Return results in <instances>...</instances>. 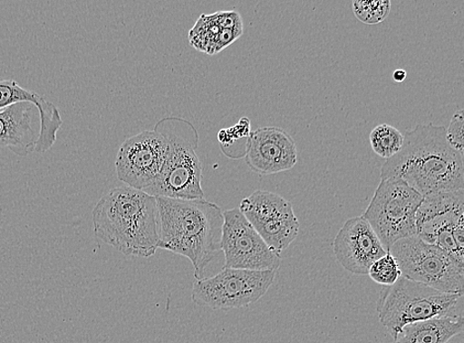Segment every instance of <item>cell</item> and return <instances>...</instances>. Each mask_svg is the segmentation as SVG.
<instances>
[{
	"label": "cell",
	"instance_id": "1",
	"mask_svg": "<svg viewBox=\"0 0 464 343\" xmlns=\"http://www.w3.org/2000/svg\"><path fill=\"white\" fill-rule=\"evenodd\" d=\"M446 129L426 124L407 131L401 151L385 160L382 179H401L423 197L463 189V155L448 144Z\"/></svg>",
	"mask_w": 464,
	"mask_h": 343
},
{
	"label": "cell",
	"instance_id": "2",
	"mask_svg": "<svg viewBox=\"0 0 464 343\" xmlns=\"http://www.w3.org/2000/svg\"><path fill=\"white\" fill-rule=\"evenodd\" d=\"M159 249L187 257L197 281L221 251L224 216L218 204L202 199L158 197Z\"/></svg>",
	"mask_w": 464,
	"mask_h": 343
},
{
	"label": "cell",
	"instance_id": "3",
	"mask_svg": "<svg viewBox=\"0 0 464 343\" xmlns=\"http://www.w3.org/2000/svg\"><path fill=\"white\" fill-rule=\"evenodd\" d=\"M95 238L126 256L150 257L159 249L157 198L129 186L113 188L92 211Z\"/></svg>",
	"mask_w": 464,
	"mask_h": 343
},
{
	"label": "cell",
	"instance_id": "4",
	"mask_svg": "<svg viewBox=\"0 0 464 343\" xmlns=\"http://www.w3.org/2000/svg\"><path fill=\"white\" fill-rule=\"evenodd\" d=\"M462 300L463 295L441 292L401 276L395 284L383 286L376 308L381 323L395 339L408 325L463 316Z\"/></svg>",
	"mask_w": 464,
	"mask_h": 343
},
{
	"label": "cell",
	"instance_id": "5",
	"mask_svg": "<svg viewBox=\"0 0 464 343\" xmlns=\"http://www.w3.org/2000/svg\"><path fill=\"white\" fill-rule=\"evenodd\" d=\"M424 197L398 178L382 179L362 217L386 251L417 234L416 214Z\"/></svg>",
	"mask_w": 464,
	"mask_h": 343
},
{
	"label": "cell",
	"instance_id": "6",
	"mask_svg": "<svg viewBox=\"0 0 464 343\" xmlns=\"http://www.w3.org/2000/svg\"><path fill=\"white\" fill-rule=\"evenodd\" d=\"M390 252L409 281L436 291L463 295L464 263L418 235L395 243Z\"/></svg>",
	"mask_w": 464,
	"mask_h": 343
},
{
	"label": "cell",
	"instance_id": "7",
	"mask_svg": "<svg viewBox=\"0 0 464 343\" xmlns=\"http://www.w3.org/2000/svg\"><path fill=\"white\" fill-rule=\"evenodd\" d=\"M275 271H246L222 268L212 277L194 282L191 300L194 304L212 310H233L250 306L269 291L275 282Z\"/></svg>",
	"mask_w": 464,
	"mask_h": 343
},
{
	"label": "cell",
	"instance_id": "8",
	"mask_svg": "<svg viewBox=\"0 0 464 343\" xmlns=\"http://www.w3.org/2000/svg\"><path fill=\"white\" fill-rule=\"evenodd\" d=\"M417 235L464 263V191L424 197L416 214Z\"/></svg>",
	"mask_w": 464,
	"mask_h": 343
},
{
	"label": "cell",
	"instance_id": "9",
	"mask_svg": "<svg viewBox=\"0 0 464 343\" xmlns=\"http://www.w3.org/2000/svg\"><path fill=\"white\" fill-rule=\"evenodd\" d=\"M221 251L223 268L246 271H275L282 265V256L268 248L261 235L239 208L223 212Z\"/></svg>",
	"mask_w": 464,
	"mask_h": 343
},
{
	"label": "cell",
	"instance_id": "10",
	"mask_svg": "<svg viewBox=\"0 0 464 343\" xmlns=\"http://www.w3.org/2000/svg\"><path fill=\"white\" fill-rule=\"evenodd\" d=\"M169 149L168 135L156 130L128 138L116 157L118 178L127 186L145 192L163 169Z\"/></svg>",
	"mask_w": 464,
	"mask_h": 343
},
{
	"label": "cell",
	"instance_id": "11",
	"mask_svg": "<svg viewBox=\"0 0 464 343\" xmlns=\"http://www.w3.org/2000/svg\"><path fill=\"white\" fill-rule=\"evenodd\" d=\"M169 149L163 169L149 195L171 199H202V164L196 148L178 136L168 135Z\"/></svg>",
	"mask_w": 464,
	"mask_h": 343
},
{
	"label": "cell",
	"instance_id": "12",
	"mask_svg": "<svg viewBox=\"0 0 464 343\" xmlns=\"http://www.w3.org/2000/svg\"><path fill=\"white\" fill-rule=\"evenodd\" d=\"M245 159L246 165L258 175L284 173L297 164L296 144L283 129L258 128L247 137Z\"/></svg>",
	"mask_w": 464,
	"mask_h": 343
},
{
	"label": "cell",
	"instance_id": "13",
	"mask_svg": "<svg viewBox=\"0 0 464 343\" xmlns=\"http://www.w3.org/2000/svg\"><path fill=\"white\" fill-rule=\"evenodd\" d=\"M333 245L337 262L345 271L357 275H368L372 263L387 252L362 216L345 222Z\"/></svg>",
	"mask_w": 464,
	"mask_h": 343
},
{
	"label": "cell",
	"instance_id": "14",
	"mask_svg": "<svg viewBox=\"0 0 464 343\" xmlns=\"http://www.w3.org/2000/svg\"><path fill=\"white\" fill-rule=\"evenodd\" d=\"M244 33L241 14L237 10H225L213 14H202L190 29V45L209 56L228 48Z\"/></svg>",
	"mask_w": 464,
	"mask_h": 343
},
{
	"label": "cell",
	"instance_id": "15",
	"mask_svg": "<svg viewBox=\"0 0 464 343\" xmlns=\"http://www.w3.org/2000/svg\"><path fill=\"white\" fill-rule=\"evenodd\" d=\"M37 106L19 102L0 110V148H6L19 157L35 152L40 130H37Z\"/></svg>",
	"mask_w": 464,
	"mask_h": 343
},
{
	"label": "cell",
	"instance_id": "16",
	"mask_svg": "<svg viewBox=\"0 0 464 343\" xmlns=\"http://www.w3.org/2000/svg\"><path fill=\"white\" fill-rule=\"evenodd\" d=\"M19 102H31L37 106L40 116V133L35 153H45L57 141V133L63 125L59 110L43 96L28 91L13 80L0 79V110Z\"/></svg>",
	"mask_w": 464,
	"mask_h": 343
},
{
	"label": "cell",
	"instance_id": "17",
	"mask_svg": "<svg viewBox=\"0 0 464 343\" xmlns=\"http://www.w3.org/2000/svg\"><path fill=\"white\" fill-rule=\"evenodd\" d=\"M463 329V316L435 318L406 326L392 343H450Z\"/></svg>",
	"mask_w": 464,
	"mask_h": 343
},
{
	"label": "cell",
	"instance_id": "18",
	"mask_svg": "<svg viewBox=\"0 0 464 343\" xmlns=\"http://www.w3.org/2000/svg\"><path fill=\"white\" fill-rule=\"evenodd\" d=\"M240 211L253 227L295 213L293 205L283 196L266 190H256L240 203Z\"/></svg>",
	"mask_w": 464,
	"mask_h": 343
},
{
	"label": "cell",
	"instance_id": "19",
	"mask_svg": "<svg viewBox=\"0 0 464 343\" xmlns=\"http://www.w3.org/2000/svg\"><path fill=\"white\" fill-rule=\"evenodd\" d=\"M299 221L295 213L254 227L268 248L280 254L293 243L299 233Z\"/></svg>",
	"mask_w": 464,
	"mask_h": 343
},
{
	"label": "cell",
	"instance_id": "20",
	"mask_svg": "<svg viewBox=\"0 0 464 343\" xmlns=\"http://www.w3.org/2000/svg\"><path fill=\"white\" fill-rule=\"evenodd\" d=\"M404 135L395 127L388 124L376 126L370 135L373 152L388 159L396 155L403 145Z\"/></svg>",
	"mask_w": 464,
	"mask_h": 343
},
{
	"label": "cell",
	"instance_id": "21",
	"mask_svg": "<svg viewBox=\"0 0 464 343\" xmlns=\"http://www.w3.org/2000/svg\"><path fill=\"white\" fill-rule=\"evenodd\" d=\"M390 0H355L353 3V12L362 24L375 25L382 23L391 14Z\"/></svg>",
	"mask_w": 464,
	"mask_h": 343
},
{
	"label": "cell",
	"instance_id": "22",
	"mask_svg": "<svg viewBox=\"0 0 464 343\" xmlns=\"http://www.w3.org/2000/svg\"><path fill=\"white\" fill-rule=\"evenodd\" d=\"M369 275L377 284L392 286L402 276V273L394 256L387 252L380 260L372 263Z\"/></svg>",
	"mask_w": 464,
	"mask_h": 343
},
{
	"label": "cell",
	"instance_id": "23",
	"mask_svg": "<svg viewBox=\"0 0 464 343\" xmlns=\"http://www.w3.org/2000/svg\"><path fill=\"white\" fill-rule=\"evenodd\" d=\"M463 127V110H459L451 117L449 128L446 129V138L448 144L461 155L464 152Z\"/></svg>",
	"mask_w": 464,
	"mask_h": 343
},
{
	"label": "cell",
	"instance_id": "24",
	"mask_svg": "<svg viewBox=\"0 0 464 343\" xmlns=\"http://www.w3.org/2000/svg\"><path fill=\"white\" fill-rule=\"evenodd\" d=\"M392 78L396 82H403L407 78V72L404 70H396Z\"/></svg>",
	"mask_w": 464,
	"mask_h": 343
}]
</instances>
